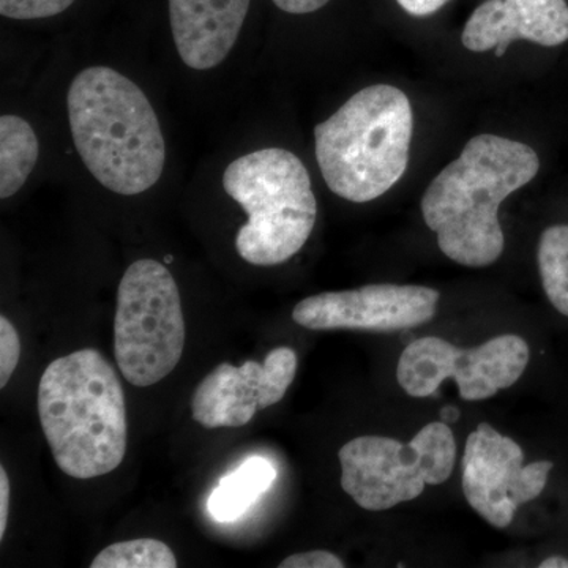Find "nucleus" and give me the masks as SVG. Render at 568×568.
Returning <instances> with one entry per match:
<instances>
[{
    "label": "nucleus",
    "mask_w": 568,
    "mask_h": 568,
    "mask_svg": "<svg viewBox=\"0 0 568 568\" xmlns=\"http://www.w3.org/2000/svg\"><path fill=\"white\" fill-rule=\"evenodd\" d=\"M297 354L291 347L271 351L263 364H222L196 387L193 420L204 428H239L252 422L257 410L282 402L297 373Z\"/></svg>",
    "instance_id": "11"
},
{
    "label": "nucleus",
    "mask_w": 568,
    "mask_h": 568,
    "mask_svg": "<svg viewBox=\"0 0 568 568\" xmlns=\"http://www.w3.org/2000/svg\"><path fill=\"white\" fill-rule=\"evenodd\" d=\"M537 261L548 301L568 317V224H555L544 231Z\"/></svg>",
    "instance_id": "16"
},
{
    "label": "nucleus",
    "mask_w": 568,
    "mask_h": 568,
    "mask_svg": "<svg viewBox=\"0 0 568 568\" xmlns=\"http://www.w3.org/2000/svg\"><path fill=\"white\" fill-rule=\"evenodd\" d=\"M526 40L540 47H559L568 41L566 0H487L474 10L463 29L466 50H496L506 55L511 41Z\"/></svg>",
    "instance_id": "12"
},
{
    "label": "nucleus",
    "mask_w": 568,
    "mask_h": 568,
    "mask_svg": "<svg viewBox=\"0 0 568 568\" xmlns=\"http://www.w3.org/2000/svg\"><path fill=\"white\" fill-rule=\"evenodd\" d=\"M250 0H170L175 48L186 67L220 65L239 39Z\"/></svg>",
    "instance_id": "13"
},
{
    "label": "nucleus",
    "mask_w": 568,
    "mask_h": 568,
    "mask_svg": "<svg viewBox=\"0 0 568 568\" xmlns=\"http://www.w3.org/2000/svg\"><path fill=\"white\" fill-rule=\"evenodd\" d=\"M414 115L405 92L376 84L315 126L316 160L328 189L351 203L387 193L409 164Z\"/></svg>",
    "instance_id": "4"
},
{
    "label": "nucleus",
    "mask_w": 568,
    "mask_h": 568,
    "mask_svg": "<svg viewBox=\"0 0 568 568\" xmlns=\"http://www.w3.org/2000/svg\"><path fill=\"white\" fill-rule=\"evenodd\" d=\"M459 418V409L455 406H444L443 410H440V420L444 424L452 425L455 422H458Z\"/></svg>",
    "instance_id": "24"
},
{
    "label": "nucleus",
    "mask_w": 568,
    "mask_h": 568,
    "mask_svg": "<svg viewBox=\"0 0 568 568\" xmlns=\"http://www.w3.org/2000/svg\"><path fill=\"white\" fill-rule=\"evenodd\" d=\"M40 145L29 122L18 115L0 118V197L13 196L39 160Z\"/></svg>",
    "instance_id": "15"
},
{
    "label": "nucleus",
    "mask_w": 568,
    "mask_h": 568,
    "mask_svg": "<svg viewBox=\"0 0 568 568\" xmlns=\"http://www.w3.org/2000/svg\"><path fill=\"white\" fill-rule=\"evenodd\" d=\"M20 335L6 316L0 317V388L9 384L20 362Z\"/></svg>",
    "instance_id": "19"
},
{
    "label": "nucleus",
    "mask_w": 568,
    "mask_h": 568,
    "mask_svg": "<svg viewBox=\"0 0 568 568\" xmlns=\"http://www.w3.org/2000/svg\"><path fill=\"white\" fill-rule=\"evenodd\" d=\"M342 487L355 504L383 511L417 499L426 485H440L454 473L457 443L443 420L425 425L410 443L361 436L338 452Z\"/></svg>",
    "instance_id": "7"
},
{
    "label": "nucleus",
    "mask_w": 568,
    "mask_h": 568,
    "mask_svg": "<svg viewBox=\"0 0 568 568\" xmlns=\"http://www.w3.org/2000/svg\"><path fill=\"white\" fill-rule=\"evenodd\" d=\"M529 357V345L518 335L496 336L473 349L425 336L399 355L396 379L407 395L426 398L436 395L444 381L452 377L463 399L480 402L517 384Z\"/></svg>",
    "instance_id": "8"
},
{
    "label": "nucleus",
    "mask_w": 568,
    "mask_h": 568,
    "mask_svg": "<svg viewBox=\"0 0 568 568\" xmlns=\"http://www.w3.org/2000/svg\"><path fill=\"white\" fill-rule=\"evenodd\" d=\"M440 294L414 284H366L310 295L295 305L294 323L308 331H406L436 316Z\"/></svg>",
    "instance_id": "10"
},
{
    "label": "nucleus",
    "mask_w": 568,
    "mask_h": 568,
    "mask_svg": "<svg viewBox=\"0 0 568 568\" xmlns=\"http://www.w3.org/2000/svg\"><path fill=\"white\" fill-rule=\"evenodd\" d=\"M551 469L547 459L525 466L523 448L514 439L480 424L466 440L463 493L485 521L504 529L519 506L544 493Z\"/></svg>",
    "instance_id": "9"
},
{
    "label": "nucleus",
    "mask_w": 568,
    "mask_h": 568,
    "mask_svg": "<svg viewBox=\"0 0 568 568\" xmlns=\"http://www.w3.org/2000/svg\"><path fill=\"white\" fill-rule=\"evenodd\" d=\"M114 345L122 376L134 387L155 386L181 362L185 346L181 293L159 261H136L123 274Z\"/></svg>",
    "instance_id": "6"
},
{
    "label": "nucleus",
    "mask_w": 568,
    "mask_h": 568,
    "mask_svg": "<svg viewBox=\"0 0 568 568\" xmlns=\"http://www.w3.org/2000/svg\"><path fill=\"white\" fill-rule=\"evenodd\" d=\"M74 0H0V13L11 20H40L55 17Z\"/></svg>",
    "instance_id": "18"
},
{
    "label": "nucleus",
    "mask_w": 568,
    "mask_h": 568,
    "mask_svg": "<svg viewBox=\"0 0 568 568\" xmlns=\"http://www.w3.org/2000/svg\"><path fill=\"white\" fill-rule=\"evenodd\" d=\"M10 481L6 469L0 467V540L6 536L7 518H9Z\"/></svg>",
    "instance_id": "23"
},
{
    "label": "nucleus",
    "mask_w": 568,
    "mask_h": 568,
    "mask_svg": "<svg viewBox=\"0 0 568 568\" xmlns=\"http://www.w3.org/2000/svg\"><path fill=\"white\" fill-rule=\"evenodd\" d=\"M39 414L55 465L67 476L88 480L122 465L129 444L125 395L99 351H77L48 365Z\"/></svg>",
    "instance_id": "3"
},
{
    "label": "nucleus",
    "mask_w": 568,
    "mask_h": 568,
    "mask_svg": "<svg viewBox=\"0 0 568 568\" xmlns=\"http://www.w3.org/2000/svg\"><path fill=\"white\" fill-rule=\"evenodd\" d=\"M540 170L532 148L496 134L473 138L422 196L424 222L448 260L487 267L504 253L500 204L528 185Z\"/></svg>",
    "instance_id": "1"
},
{
    "label": "nucleus",
    "mask_w": 568,
    "mask_h": 568,
    "mask_svg": "<svg viewBox=\"0 0 568 568\" xmlns=\"http://www.w3.org/2000/svg\"><path fill=\"white\" fill-rule=\"evenodd\" d=\"M540 568H568V559L562 556H551L540 564Z\"/></svg>",
    "instance_id": "25"
},
{
    "label": "nucleus",
    "mask_w": 568,
    "mask_h": 568,
    "mask_svg": "<svg viewBox=\"0 0 568 568\" xmlns=\"http://www.w3.org/2000/svg\"><path fill=\"white\" fill-rule=\"evenodd\" d=\"M450 0H396L399 7L413 17H432L443 9Z\"/></svg>",
    "instance_id": "21"
},
{
    "label": "nucleus",
    "mask_w": 568,
    "mask_h": 568,
    "mask_svg": "<svg viewBox=\"0 0 568 568\" xmlns=\"http://www.w3.org/2000/svg\"><path fill=\"white\" fill-rule=\"evenodd\" d=\"M67 110L77 151L104 189L133 196L160 181L162 126L132 80L110 67H89L71 81Z\"/></svg>",
    "instance_id": "2"
},
{
    "label": "nucleus",
    "mask_w": 568,
    "mask_h": 568,
    "mask_svg": "<svg viewBox=\"0 0 568 568\" xmlns=\"http://www.w3.org/2000/svg\"><path fill=\"white\" fill-rule=\"evenodd\" d=\"M92 568H175L173 549L156 538L119 541L102 549L92 560Z\"/></svg>",
    "instance_id": "17"
},
{
    "label": "nucleus",
    "mask_w": 568,
    "mask_h": 568,
    "mask_svg": "<svg viewBox=\"0 0 568 568\" xmlns=\"http://www.w3.org/2000/svg\"><path fill=\"white\" fill-rule=\"evenodd\" d=\"M272 2L286 13L306 14L323 9L331 0H272Z\"/></svg>",
    "instance_id": "22"
},
{
    "label": "nucleus",
    "mask_w": 568,
    "mask_h": 568,
    "mask_svg": "<svg viewBox=\"0 0 568 568\" xmlns=\"http://www.w3.org/2000/svg\"><path fill=\"white\" fill-rule=\"evenodd\" d=\"M223 189L248 215L235 237V248L248 264L286 263L315 230L312 179L293 152L263 149L234 160L224 171Z\"/></svg>",
    "instance_id": "5"
},
{
    "label": "nucleus",
    "mask_w": 568,
    "mask_h": 568,
    "mask_svg": "<svg viewBox=\"0 0 568 568\" xmlns=\"http://www.w3.org/2000/svg\"><path fill=\"white\" fill-rule=\"evenodd\" d=\"M275 466L268 459L253 457L220 480L209 497V514L220 523L235 521L272 487Z\"/></svg>",
    "instance_id": "14"
},
{
    "label": "nucleus",
    "mask_w": 568,
    "mask_h": 568,
    "mask_svg": "<svg viewBox=\"0 0 568 568\" xmlns=\"http://www.w3.org/2000/svg\"><path fill=\"white\" fill-rule=\"evenodd\" d=\"M280 568H343L345 562L334 552L315 549V551L298 552L283 560Z\"/></svg>",
    "instance_id": "20"
}]
</instances>
